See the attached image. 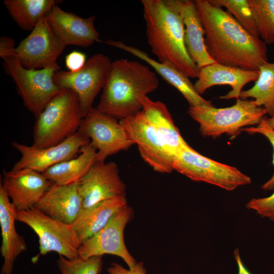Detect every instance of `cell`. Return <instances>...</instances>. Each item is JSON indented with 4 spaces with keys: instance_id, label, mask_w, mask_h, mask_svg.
<instances>
[{
    "instance_id": "cell-29",
    "label": "cell",
    "mask_w": 274,
    "mask_h": 274,
    "mask_svg": "<svg viewBox=\"0 0 274 274\" xmlns=\"http://www.w3.org/2000/svg\"><path fill=\"white\" fill-rule=\"evenodd\" d=\"M209 1L214 6L226 8L227 11L245 30L252 36L259 38L254 17L248 0H209Z\"/></svg>"
},
{
    "instance_id": "cell-27",
    "label": "cell",
    "mask_w": 274,
    "mask_h": 274,
    "mask_svg": "<svg viewBox=\"0 0 274 274\" xmlns=\"http://www.w3.org/2000/svg\"><path fill=\"white\" fill-rule=\"evenodd\" d=\"M259 76L251 88L242 90L239 98H251L255 105L263 107L270 117L274 115V62H267L259 68Z\"/></svg>"
},
{
    "instance_id": "cell-2",
    "label": "cell",
    "mask_w": 274,
    "mask_h": 274,
    "mask_svg": "<svg viewBox=\"0 0 274 274\" xmlns=\"http://www.w3.org/2000/svg\"><path fill=\"white\" fill-rule=\"evenodd\" d=\"M146 37L152 52L189 78H197L199 68L187 52L182 16L173 0H142Z\"/></svg>"
},
{
    "instance_id": "cell-20",
    "label": "cell",
    "mask_w": 274,
    "mask_h": 274,
    "mask_svg": "<svg viewBox=\"0 0 274 274\" xmlns=\"http://www.w3.org/2000/svg\"><path fill=\"white\" fill-rule=\"evenodd\" d=\"M17 212L0 182L1 254L4 259L1 274H12L16 258L27 250L24 238L17 233L15 228Z\"/></svg>"
},
{
    "instance_id": "cell-33",
    "label": "cell",
    "mask_w": 274,
    "mask_h": 274,
    "mask_svg": "<svg viewBox=\"0 0 274 274\" xmlns=\"http://www.w3.org/2000/svg\"><path fill=\"white\" fill-rule=\"evenodd\" d=\"M85 55L79 51H74L65 57V65L69 71L76 72L81 69L86 63Z\"/></svg>"
},
{
    "instance_id": "cell-10",
    "label": "cell",
    "mask_w": 274,
    "mask_h": 274,
    "mask_svg": "<svg viewBox=\"0 0 274 274\" xmlns=\"http://www.w3.org/2000/svg\"><path fill=\"white\" fill-rule=\"evenodd\" d=\"M65 47L44 16L16 47L12 56L28 69L60 70L57 60Z\"/></svg>"
},
{
    "instance_id": "cell-8",
    "label": "cell",
    "mask_w": 274,
    "mask_h": 274,
    "mask_svg": "<svg viewBox=\"0 0 274 274\" xmlns=\"http://www.w3.org/2000/svg\"><path fill=\"white\" fill-rule=\"evenodd\" d=\"M16 221L26 224L37 234L41 255L54 252L70 259L79 256L82 243L72 225L55 220L35 207L18 211Z\"/></svg>"
},
{
    "instance_id": "cell-17",
    "label": "cell",
    "mask_w": 274,
    "mask_h": 274,
    "mask_svg": "<svg viewBox=\"0 0 274 274\" xmlns=\"http://www.w3.org/2000/svg\"><path fill=\"white\" fill-rule=\"evenodd\" d=\"M45 17L66 46L88 47L100 41L99 34L94 23L95 19L94 16L82 18L64 11L56 4Z\"/></svg>"
},
{
    "instance_id": "cell-18",
    "label": "cell",
    "mask_w": 274,
    "mask_h": 274,
    "mask_svg": "<svg viewBox=\"0 0 274 274\" xmlns=\"http://www.w3.org/2000/svg\"><path fill=\"white\" fill-rule=\"evenodd\" d=\"M258 76V71L245 70L215 62L199 68L197 80L193 85L195 91L201 95L213 86L228 85L231 90L219 98L238 99L243 88L251 82H255Z\"/></svg>"
},
{
    "instance_id": "cell-35",
    "label": "cell",
    "mask_w": 274,
    "mask_h": 274,
    "mask_svg": "<svg viewBox=\"0 0 274 274\" xmlns=\"http://www.w3.org/2000/svg\"><path fill=\"white\" fill-rule=\"evenodd\" d=\"M15 41L12 38L1 36L0 38V56L3 59L13 55L16 48Z\"/></svg>"
},
{
    "instance_id": "cell-25",
    "label": "cell",
    "mask_w": 274,
    "mask_h": 274,
    "mask_svg": "<svg viewBox=\"0 0 274 274\" xmlns=\"http://www.w3.org/2000/svg\"><path fill=\"white\" fill-rule=\"evenodd\" d=\"M97 161V151L90 143L83 146L77 157L58 163L43 174L52 183L67 185L78 182Z\"/></svg>"
},
{
    "instance_id": "cell-1",
    "label": "cell",
    "mask_w": 274,
    "mask_h": 274,
    "mask_svg": "<svg viewBox=\"0 0 274 274\" xmlns=\"http://www.w3.org/2000/svg\"><path fill=\"white\" fill-rule=\"evenodd\" d=\"M194 2L204 28L207 51L215 62L258 71L268 62L266 44L249 33L228 11L209 0Z\"/></svg>"
},
{
    "instance_id": "cell-7",
    "label": "cell",
    "mask_w": 274,
    "mask_h": 274,
    "mask_svg": "<svg viewBox=\"0 0 274 274\" xmlns=\"http://www.w3.org/2000/svg\"><path fill=\"white\" fill-rule=\"evenodd\" d=\"M173 168L193 181L211 184L228 191L252 182L250 177L236 167L203 156L191 147L174 158Z\"/></svg>"
},
{
    "instance_id": "cell-6",
    "label": "cell",
    "mask_w": 274,
    "mask_h": 274,
    "mask_svg": "<svg viewBox=\"0 0 274 274\" xmlns=\"http://www.w3.org/2000/svg\"><path fill=\"white\" fill-rule=\"evenodd\" d=\"M6 73L15 83L25 107L36 117L62 90L54 82V68L28 69L12 56L3 58Z\"/></svg>"
},
{
    "instance_id": "cell-16",
    "label": "cell",
    "mask_w": 274,
    "mask_h": 274,
    "mask_svg": "<svg viewBox=\"0 0 274 274\" xmlns=\"http://www.w3.org/2000/svg\"><path fill=\"white\" fill-rule=\"evenodd\" d=\"M1 183L17 211L35 208L53 184L43 173L29 168L4 170Z\"/></svg>"
},
{
    "instance_id": "cell-15",
    "label": "cell",
    "mask_w": 274,
    "mask_h": 274,
    "mask_svg": "<svg viewBox=\"0 0 274 274\" xmlns=\"http://www.w3.org/2000/svg\"><path fill=\"white\" fill-rule=\"evenodd\" d=\"M83 209L91 208L112 198L125 196L126 185L114 162L96 161L78 181Z\"/></svg>"
},
{
    "instance_id": "cell-32",
    "label": "cell",
    "mask_w": 274,
    "mask_h": 274,
    "mask_svg": "<svg viewBox=\"0 0 274 274\" xmlns=\"http://www.w3.org/2000/svg\"><path fill=\"white\" fill-rule=\"evenodd\" d=\"M246 207L254 211L260 217L274 221V191L266 197L252 198L247 203Z\"/></svg>"
},
{
    "instance_id": "cell-12",
    "label": "cell",
    "mask_w": 274,
    "mask_h": 274,
    "mask_svg": "<svg viewBox=\"0 0 274 274\" xmlns=\"http://www.w3.org/2000/svg\"><path fill=\"white\" fill-rule=\"evenodd\" d=\"M132 213L128 204L123 206L102 228L81 245L79 256L86 259L111 254L120 257L128 268L133 267L137 262L127 249L124 239V229Z\"/></svg>"
},
{
    "instance_id": "cell-11",
    "label": "cell",
    "mask_w": 274,
    "mask_h": 274,
    "mask_svg": "<svg viewBox=\"0 0 274 274\" xmlns=\"http://www.w3.org/2000/svg\"><path fill=\"white\" fill-rule=\"evenodd\" d=\"M97 151V161L129 148L134 144L120 120L93 108L84 117L78 130Z\"/></svg>"
},
{
    "instance_id": "cell-24",
    "label": "cell",
    "mask_w": 274,
    "mask_h": 274,
    "mask_svg": "<svg viewBox=\"0 0 274 274\" xmlns=\"http://www.w3.org/2000/svg\"><path fill=\"white\" fill-rule=\"evenodd\" d=\"M127 204L125 196L102 201L83 209L72 225L82 244L102 228L123 206Z\"/></svg>"
},
{
    "instance_id": "cell-14",
    "label": "cell",
    "mask_w": 274,
    "mask_h": 274,
    "mask_svg": "<svg viewBox=\"0 0 274 274\" xmlns=\"http://www.w3.org/2000/svg\"><path fill=\"white\" fill-rule=\"evenodd\" d=\"M90 142V140L79 131L56 145L44 148L13 141L12 146L20 153L21 157L11 169L29 168L43 173L58 163L77 157L81 149Z\"/></svg>"
},
{
    "instance_id": "cell-19",
    "label": "cell",
    "mask_w": 274,
    "mask_h": 274,
    "mask_svg": "<svg viewBox=\"0 0 274 274\" xmlns=\"http://www.w3.org/2000/svg\"><path fill=\"white\" fill-rule=\"evenodd\" d=\"M35 208L55 220L72 225L83 209L78 182L53 183Z\"/></svg>"
},
{
    "instance_id": "cell-36",
    "label": "cell",
    "mask_w": 274,
    "mask_h": 274,
    "mask_svg": "<svg viewBox=\"0 0 274 274\" xmlns=\"http://www.w3.org/2000/svg\"><path fill=\"white\" fill-rule=\"evenodd\" d=\"M233 255L237 265V274H252L244 264L241 257L239 250L238 248H236L234 250L233 252Z\"/></svg>"
},
{
    "instance_id": "cell-9",
    "label": "cell",
    "mask_w": 274,
    "mask_h": 274,
    "mask_svg": "<svg viewBox=\"0 0 274 274\" xmlns=\"http://www.w3.org/2000/svg\"><path fill=\"white\" fill-rule=\"evenodd\" d=\"M112 62L102 53L96 54L76 72L56 71L55 83L61 89H68L77 95L83 118L93 108V101L103 89Z\"/></svg>"
},
{
    "instance_id": "cell-26",
    "label": "cell",
    "mask_w": 274,
    "mask_h": 274,
    "mask_svg": "<svg viewBox=\"0 0 274 274\" xmlns=\"http://www.w3.org/2000/svg\"><path fill=\"white\" fill-rule=\"evenodd\" d=\"M55 0H4L3 4L16 24L31 31L40 20L57 4Z\"/></svg>"
},
{
    "instance_id": "cell-34",
    "label": "cell",
    "mask_w": 274,
    "mask_h": 274,
    "mask_svg": "<svg viewBox=\"0 0 274 274\" xmlns=\"http://www.w3.org/2000/svg\"><path fill=\"white\" fill-rule=\"evenodd\" d=\"M107 271L109 274H146L144 264L141 262L136 263L133 267L128 269L118 263H113Z\"/></svg>"
},
{
    "instance_id": "cell-31",
    "label": "cell",
    "mask_w": 274,
    "mask_h": 274,
    "mask_svg": "<svg viewBox=\"0 0 274 274\" xmlns=\"http://www.w3.org/2000/svg\"><path fill=\"white\" fill-rule=\"evenodd\" d=\"M242 131H246L249 133H259L267 138L272 145L273 150L272 164L274 167V130L268 125L266 121L265 117L257 125L244 128ZM261 188L265 191L274 190V172L271 177L263 184Z\"/></svg>"
},
{
    "instance_id": "cell-21",
    "label": "cell",
    "mask_w": 274,
    "mask_h": 274,
    "mask_svg": "<svg viewBox=\"0 0 274 274\" xmlns=\"http://www.w3.org/2000/svg\"><path fill=\"white\" fill-rule=\"evenodd\" d=\"M100 42L129 52L147 62L164 80L175 87L182 94L190 106H214L211 100L203 98L195 91L189 78L175 66L156 61L143 50L127 45L122 42L111 40Z\"/></svg>"
},
{
    "instance_id": "cell-37",
    "label": "cell",
    "mask_w": 274,
    "mask_h": 274,
    "mask_svg": "<svg viewBox=\"0 0 274 274\" xmlns=\"http://www.w3.org/2000/svg\"><path fill=\"white\" fill-rule=\"evenodd\" d=\"M265 118L268 125L274 130V115L269 118L265 117Z\"/></svg>"
},
{
    "instance_id": "cell-4",
    "label": "cell",
    "mask_w": 274,
    "mask_h": 274,
    "mask_svg": "<svg viewBox=\"0 0 274 274\" xmlns=\"http://www.w3.org/2000/svg\"><path fill=\"white\" fill-rule=\"evenodd\" d=\"M36 118L32 146L44 148L56 145L76 133L84 118L76 93L62 89Z\"/></svg>"
},
{
    "instance_id": "cell-23",
    "label": "cell",
    "mask_w": 274,
    "mask_h": 274,
    "mask_svg": "<svg viewBox=\"0 0 274 274\" xmlns=\"http://www.w3.org/2000/svg\"><path fill=\"white\" fill-rule=\"evenodd\" d=\"M142 110L173 159L181 152L190 147L181 135L165 104L152 100L147 96L143 100Z\"/></svg>"
},
{
    "instance_id": "cell-5",
    "label": "cell",
    "mask_w": 274,
    "mask_h": 274,
    "mask_svg": "<svg viewBox=\"0 0 274 274\" xmlns=\"http://www.w3.org/2000/svg\"><path fill=\"white\" fill-rule=\"evenodd\" d=\"M187 112L199 124L200 134L213 138L223 134L235 136L246 126L257 125L267 114L265 109L256 106L253 99L241 98L229 107L189 106Z\"/></svg>"
},
{
    "instance_id": "cell-28",
    "label": "cell",
    "mask_w": 274,
    "mask_h": 274,
    "mask_svg": "<svg viewBox=\"0 0 274 274\" xmlns=\"http://www.w3.org/2000/svg\"><path fill=\"white\" fill-rule=\"evenodd\" d=\"M260 39L265 44H274V0H248Z\"/></svg>"
},
{
    "instance_id": "cell-30",
    "label": "cell",
    "mask_w": 274,
    "mask_h": 274,
    "mask_svg": "<svg viewBox=\"0 0 274 274\" xmlns=\"http://www.w3.org/2000/svg\"><path fill=\"white\" fill-rule=\"evenodd\" d=\"M57 264L61 274H99L102 268V256L86 259L78 256L70 259L59 255Z\"/></svg>"
},
{
    "instance_id": "cell-22",
    "label": "cell",
    "mask_w": 274,
    "mask_h": 274,
    "mask_svg": "<svg viewBox=\"0 0 274 274\" xmlns=\"http://www.w3.org/2000/svg\"><path fill=\"white\" fill-rule=\"evenodd\" d=\"M173 2L183 18L185 46L191 59L199 69L215 63L207 51L204 30L194 1Z\"/></svg>"
},
{
    "instance_id": "cell-13",
    "label": "cell",
    "mask_w": 274,
    "mask_h": 274,
    "mask_svg": "<svg viewBox=\"0 0 274 274\" xmlns=\"http://www.w3.org/2000/svg\"><path fill=\"white\" fill-rule=\"evenodd\" d=\"M134 145L136 144L143 160L155 172L170 173L173 158L143 110L120 120Z\"/></svg>"
},
{
    "instance_id": "cell-3",
    "label": "cell",
    "mask_w": 274,
    "mask_h": 274,
    "mask_svg": "<svg viewBox=\"0 0 274 274\" xmlns=\"http://www.w3.org/2000/svg\"><path fill=\"white\" fill-rule=\"evenodd\" d=\"M159 81L156 73L138 61L119 59L112 62L96 109L121 120L143 109L147 95Z\"/></svg>"
}]
</instances>
